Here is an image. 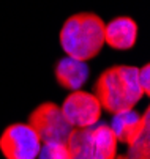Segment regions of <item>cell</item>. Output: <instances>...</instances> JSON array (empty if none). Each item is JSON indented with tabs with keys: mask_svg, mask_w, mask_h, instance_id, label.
Wrapping results in <instances>:
<instances>
[{
	"mask_svg": "<svg viewBox=\"0 0 150 159\" xmlns=\"http://www.w3.org/2000/svg\"><path fill=\"white\" fill-rule=\"evenodd\" d=\"M29 125L36 131L43 143H65L70 132L73 131L71 125L63 117L62 109L54 102L40 104L30 113Z\"/></svg>",
	"mask_w": 150,
	"mask_h": 159,
	"instance_id": "4",
	"label": "cell"
},
{
	"mask_svg": "<svg viewBox=\"0 0 150 159\" xmlns=\"http://www.w3.org/2000/svg\"><path fill=\"white\" fill-rule=\"evenodd\" d=\"M59 39L68 57L89 61L104 46V22L95 13H76L62 25Z\"/></svg>",
	"mask_w": 150,
	"mask_h": 159,
	"instance_id": "2",
	"label": "cell"
},
{
	"mask_svg": "<svg viewBox=\"0 0 150 159\" xmlns=\"http://www.w3.org/2000/svg\"><path fill=\"white\" fill-rule=\"evenodd\" d=\"M117 139L109 125L96 123L90 126V157L89 159H115Z\"/></svg>",
	"mask_w": 150,
	"mask_h": 159,
	"instance_id": "9",
	"label": "cell"
},
{
	"mask_svg": "<svg viewBox=\"0 0 150 159\" xmlns=\"http://www.w3.org/2000/svg\"><path fill=\"white\" fill-rule=\"evenodd\" d=\"M138 80H139V85L142 88L144 95H148L150 93V66L148 65H144L142 68H139Z\"/></svg>",
	"mask_w": 150,
	"mask_h": 159,
	"instance_id": "12",
	"label": "cell"
},
{
	"mask_svg": "<svg viewBox=\"0 0 150 159\" xmlns=\"http://www.w3.org/2000/svg\"><path fill=\"white\" fill-rule=\"evenodd\" d=\"M148 115H150L148 107L145 109L144 115L138 113L134 109L114 113L109 128H111L112 134L115 135L117 142L125 143V145H131L139 137V135L142 134V131L147 126H150Z\"/></svg>",
	"mask_w": 150,
	"mask_h": 159,
	"instance_id": "6",
	"label": "cell"
},
{
	"mask_svg": "<svg viewBox=\"0 0 150 159\" xmlns=\"http://www.w3.org/2000/svg\"><path fill=\"white\" fill-rule=\"evenodd\" d=\"M62 113L71 125L73 129L90 128L100 123L101 118V104L93 93L76 90L71 92L62 104Z\"/></svg>",
	"mask_w": 150,
	"mask_h": 159,
	"instance_id": "5",
	"label": "cell"
},
{
	"mask_svg": "<svg viewBox=\"0 0 150 159\" xmlns=\"http://www.w3.org/2000/svg\"><path fill=\"white\" fill-rule=\"evenodd\" d=\"M138 39V22L130 16H119L104 24V44L117 51L131 49Z\"/></svg>",
	"mask_w": 150,
	"mask_h": 159,
	"instance_id": "7",
	"label": "cell"
},
{
	"mask_svg": "<svg viewBox=\"0 0 150 159\" xmlns=\"http://www.w3.org/2000/svg\"><path fill=\"white\" fill-rule=\"evenodd\" d=\"M138 73L139 68L131 65H115L103 71L93 87V95L98 98L101 109L112 115L134 109L144 96Z\"/></svg>",
	"mask_w": 150,
	"mask_h": 159,
	"instance_id": "1",
	"label": "cell"
},
{
	"mask_svg": "<svg viewBox=\"0 0 150 159\" xmlns=\"http://www.w3.org/2000/svg\"><path fill=\"white\" fill-rule=\"evenodd\" d=\"M41 139L29 123H13L0 135V151L5 159H36Z\"/></svg>",
	"mask_w": 150,
	"mask_h": 159,
	"instance_id": "3",
	"label": "cell"
},
{
	"mask_svg": "<svg viewBox=\"0 0 150 159\" xmlns=\"http://www.w3.org/2000/svg\"><path fill=\"white\" fill-rule=\"evenodd\" d=\"M36 159H71V156L67 148V143L51 142V143L41 145V150Z\"/></svg>",
	"mask_w": 150,
	"mask_h": 159,
	"instance_id": "11",
	"label": "cell"
},
{
	"mask_svg": "<svg viewBox=\"0 0 150 159\" xmlns=\"http://www.w3.org/2000/svg\"><path fill=\"white\" fill-rule=\"evenodd\" d=\"M115 159H150V126H147L142 134L128 145V151Z\"/></svg>",
	"mask_w": 150,
	"mask_h": 159,
	"instance_id": "10",
	"label": "cell"
},
{
	"mask_svg": "<svg viewBox=\"0 0 150 159\" xmlns=\"http://www.w3.org/2000/svg\"><path fill=\"white\" fill-rule=\"evenodd\" d=\"M54 74L62 88L76 92V90H81V87L89 80L90 70L87 61H81L67 55V57H62L55 63Z\"/></svg>",
	"mask_w": 150,
	"mask_h": 159,
	"instance_id": "8",
	"label": "cell"
}]
</instances>
